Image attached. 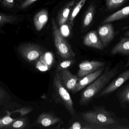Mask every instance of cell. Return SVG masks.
Instances as JSON below:
<instances>
[{
	"label": "cell",
	"mask_w": 129,
	"mask_h": 129,
	"mask_svg": "<svg viewBox=\"0 0 129 129\" xmlns=\"http://www.w3.org/2000/svg\"><path fill=\"white\" fill-rule=\"evenodd\" d=\"M118 72V70L116 67L110 70L109 67H107L103 73L97 79L88 85L83 91L80 99V104L83 105L88 103L108 85Z\"/></svg>",
	"instance_id": "cell-1"
},
{
	"label": "cell",
	"mask_w": 129,
	"mask_h": 129,
	"mask_svg": "<svg viewBox=\"0 0 129 129\" xmlns=\"http://www.w3.org/2000/svg\"><path fill=\"white\" fill-rule=\"evenodd\" d=\"M82 117L92 126H103L115 124L117 121L109 112L102 108L84 112Z\"/></svg>",
	"instance_id": "cell-2"
},
{
	"label": "cell",
	"mask_w": 129,
	"mask_h": 129,
	"mask_svg": "<svg viewBox=\"0 0 129 129\" xmlns=\"http://www.w3.org/2000/svg\"><path fill=\"white\" fill-rule=\"evenodd\" d=\"M52 24L54 43L58 53L64 59L73 58L75 56V53L69 44L61 35L54 18L52 19Z\"/></svg>",
	"instance_id": "cell-3"
},
{
	"label": "cell",
	"mask_w": 129,
	"mask_h": 129,
	"mask_svg": "<svg viewBox=\"0 0 129 129\" xmlns=\"http://www.w3.org/2000/svg\"><path fill=\"white\" fill-rule=\"evenodd\" d=\"M18 50L22 57L29 62L38 61L45 52L42 46L31 43L22 44L19 46Z\"/></svg>",
	"instance_id": "cell-4"
},
{
	"label": "cell",
	"mask_w": 129,
	"mask_h": 129,
	"mask_svg": "<svg viewBox=\"0 0 129 129\" xmlns=\"http://www.w3.org/2000/svg\"><path fill=\"white\" fill-rule=\"evenodd\" d=\"M53 84L55 89L64 106L71 115L75 114V111L74 103L68 90L64 87L62 83L59 72L53 77Z\"/></svg>",
	"instance_id": "cell-5"
},
{
	"label": "cell",
	"mask_w": 129,
	"mask_h": 129,
	"mask_svg": "<svg viewBox=\"0 0 129 129\" xmlns=\"http://www.w3.org/2000/svg\"><path fill=\"white\" fill-rule=\"evenodd\" d=\"M129 79V69L120 74L101 91L98 97L108 95L115 91Z\"/></svg>",
	"instance_id": "cell-6"
},
{
	"label": "cell",
	"mask_w": 129,
	"mask_h": 129,
	"mask_svg": "<svg viewBox=\"0 0 129 129\" xmlns=\"http://www.w3.org/2000/svg\"><path fill=\"white\" fill-rule=\"evenodd\" d=\"M105 63L100 61L87 60L81 62L79 65L78 77L81 78L95 72L100 68L105 66Z\"/></svg>",
	"instance_id": "cell-7"
},
{
	"label": "cell",
	"mask_w": 129,
	"mask_h": 129,
	"mask_svg": "<svg viewBox=\"0 0 129 129\" xmlns=\"http://www.w3.org/2000/svg\"><path fill=\"white\" fill-rule=\"evenodd\" d=\"M98 36L105 47L108 46L114 37V27L110 23L104 24L98 28Z\"/></svg>",
	"instance_id": "cell-8"
},
{
	"label": "cell",
	"mask_w": 129,
	"mask_h": 129,
	"mask_svg": "<svg viewBox=\"0 0 129 129\" xmlns=\"http://www.w3.org/2000/svg\"><path fill=\"white\" fill-rule=\"evenodd\" d=\"M59 74L63 86L68 91L74 93L75 86L79 80L78 77L72 74L67 69L61 71Z\"/></svg>",
	"instance_id": "cell-9"
},
{
	"label": "cell",
	"mask_w": 129,
	"mask_h": 129,
	"mask_svg": "<svg viewBox=\"0 0 129 129\" xmlns=\"http://www.w3.org/2000/svg\"><path fill=\"white\" fill-rule=\"evenodd\" d=\"M105 66L100 68L95 72L80 78L75 86L74 93L83 89L97 79L105 71Z\"/></svg>",
	"instance_id": "cell-10"
},
{
	"label": "cell",
	"mask_w": 129,
	"mask_h": 129,
	"mask_svg": "<svg viewBox=\"0 0 129 129\" xmlns=\"http://www.w3.org/2000/svg\"><path fill=\"white\" fill-rule=\"evenodd\" d=\"M83 43L87 46L100 50H102L105 48L95 30L90 31L84 37Z\"/></svg>",
	"instance_id": "cell-11"
},
{
	"label": "cell",
	"mask_w": 129,
	"mask_h": 129,
	"mask_svg": "<svg viewBox=\"0 0 129 129\" xmlns=\"http://www.w3.org/2000/svg\"><path fill=\"white\" fill-rule=\"evenodd\" d=\"M75 0H72L67 3L58 13L57 20L59 26L67 22L72 8L75 5Z\"/></svg>",
	"instance_id": "cell-12"
},
{
	"label": "cell",
	"mask_w": 129,
	"mask_h": 129,
	"mask_svg": "<svg viewBox=\"0 0 129 129\" xmlns=\"http://www.w3.org/2000/svg\"><path fill=\"white\" fill-rule=\"evenodd\" d=\"M49 13L46 9L42 10L35 16L34 22L35 28L40 31L46 24L49 20Z\"/></svg>",
	"instance_id": "cell-13"
},
{
	"label": "cell",
	"mask_w": 129,
	"mask_h": 129,
	"mask_svg": "<svg viewBox=\"0 0 129 129\" xmlns=\"http://www.w3.org/2000/svg\"><path fill=\"white\" fill-rule=\"evenodd\" d=\"M112 55H129V36L122 38L120 41L112 49Z\"/></svg>",
	"instance_id": "cell-14"
},
{
	"label": "cell",
	"mask_w": 129,
	"mask_h": 129,
	"mask_svg": "<svg viewBox=\"0 0 129 129\" xmlns=\"http://www.w3.org/2000/svg\"><path fill=\"white\" fill-rule=\"evenodd\" d=\"M95 5L93 3L90 4L85 12L82 23V28L85 30L89 28L93 22L96 13Z\"/></svg>",
	"instance_id": "cell-15"
},
{
	"label": "cell",
	"mask_w": 129,
	"mask_h": 129,
	"mask_svg": "<svg viewBox=\"0 0 129 129\" xmlns=\"http://www.w3.org/2000/svg\"><path fill=\"white\" fill-rule=\"evenodd\" d=\"M129 16V6L124 7L123 9L108 16L102 21V24L110 23L118 20H121Z\"/></svg>",
	"instance_id": "cell-16"
},
{
	"label": "cell",
	"mask_w": 129,
	"mask_h": 129,
	"mask_svg": "<svg viewBox=\"0 0 129 129\" xmlns=\"http://www.w3.org/2000/svg\"><path fill=\"white\" fill-rule=\"evenodd\" d=\"M60 119L56 116L48 113H43L38 117L37 123L43 126H50L59 122Z\"/></svg>",
	"instance_id": "cell-17"
},
{
	"label": "cell",
	"mask_w": 129,
	"mask_h": 129,
	"mask_svg": "<svg viewBox=\"0 0 129 129\" xmlns=\"http://www.w3.org/2000/svg\"><path fill=\"white\" fill-rule=\"evenodd\" d=\"M86 1L87 0H79L77 3L75 4L72 8L67 22L72 27H73L74 25L75 18L84 6Z\"/></svg>",
	"instance_id": "cell-18"
},
{
	"label": "cell",
	"mask_w": 129,
	"mask_h": 129,
	"mask_svg": "<svg viewBox=\"0 0 129 129\" xmlns=\"http://www.w3.org/2000/svg\"><path fill=\"white\" fill-rule=\"evenodd\" d=\"M27 124V119L22 118L16 119L10 124L4 127L5 129H22L24 128Z\"/></svg>",
	"instance_id": "cell-19"
},
{
	"label": "cell",
	"mask_w": 129,
	"mask_h": 129,
	"mask_svg": "<svg viewBox=\"0 0 129 129\" xmlns=\"http://www.w3.org/2000/svg\"><path fill=\"white\" fill-rule=\"evenodd\" d=\"M17 17L13 15H10L1 13L0 14V27H2L6 24H12L17 20Z\"/></svg>",
	"instance_id": "cell-20"
},
{
	"label": "cell",
	"mask_w": 129,
	"mask_h": 129,
	"mask_svg": "<svg viewBox=\"0 0 129 129\" xmlns=\"http://www.w3.org/2000/svg\"><path fill=\"white\" fill-rule=\"evenodd\" d=\"M127 0H106V6L109 10L118 8L122 6Z\"/></svg>",
	"instance_id": "cell-21"
},
{
	"label": "cell",
	"mask_w": 129,
	"mask_h": 129,
	"mask_svg": "<svg viewBox=\"0 0 129 129\" xmlns=\"http://www.w3.org/2000/svg\"><path fill=\"white\" fill-rule=\"evenodd\" d=\"M54 58L52 53L45 52L40 58V60L47 65L49 68H50L53 63Z\"/></svg>",
	"instance_id": "cell-22"
},
{
	"label": "cell",
	"mask_w": 129,
	"mask_h": 129,
	"mask_svg": "<svg viewBox=\"0 0 129 129\" xmlns=\"http://www.w3.org/2000/svg\"><path fill=\"white\" fill-rule=\"evenodd\" d=\"M120 99L122 103H129V84L127 85L121 92Z\"/></svg>",
	"instance_id": "cell-23"
},
{
	"label": "cell",
	"mask_w": 129,
	"mask_h": 129,
	"mask_svg": "<svg viewBox=\"0 0 129 129\" xmlns=\"http://www.w3.org/2000/svg\"><path fill=\"white\" fill-rule=\"evenodd\" d=\"M75 62V61L73 59V58L66 59L64 61L59 63L57 69L60 71L67 69L68 68L72 65Z\"/></svg>",
	"instance_id": "cell-24"
},
{
	"label": "cell",
	"mask_w": 129,
	"mask_h": 129,
	"mask_svg": "<svg viewBox=\"0 0 129 129\" xmlns=\"http://www.w3.org/2000/svg\"><path fill=\"white\" fill-rule=\"evenodd\" d=\"M72 27L68 23L67 24L65 23L60 26V27L59 29L61 35L64 38L69 37L71 34V27Z\"/></svg>",
	"instance_id": "cell-25"
},
{
	"label": "cell",
	"mask_w": 129,
	"mask_h": 129,
	"mask_svg": "<svg viewBox=\"0 0 129 129\" xmlns=\"http://www.w3.org/2000/svg\"><path fill=\"white\" fill-rule=\"evenodd\" d=\"M16 120V119L12 118L10 117V114L9 113L7 115L3 117L0 120V129L4 128Z\"/></svg>",
	"instance_id": "cell-26"
},
{
	"label": "cell",
	"mask_w": 129,
	"mask_h": 129,
	"mask_svg": "<svg viewBox=\"0 0 129 129\" xmlns=\"http://www.w3.org/2000/svg\"><path fill=\"white\" fill-rule=\"evenodd\" d=\"M1 3L3 7L12 9L14 7L15 0H2Z\"/></svg>",
	"instance_id": "cell-27"
},
{
	"label": "cell",
	"mask_w": 129,
	"mask_h": 129,
	"mask_svg": "<svg viewBox=\"0 0 129 129\" xmlns=\"http://www.w3.org/2000/svg\"><path fill=\"white\" fill-rule=\"evenodd\" d=\"M37 1L38 0H25L19 6V8L21 9H26Z\"/></svg>",
	"instance_id": "cell-28"
},
{
	"label": "cell",
	"mask_w": 129,
	"mask_h": 129,
	"mask_svg": "<svg viewBox=\"0 0 129 129\" xmlns=\"http://www.w3.org/2000/svg\"><path fill=\"white\" fill-rule=\"evenodd\" d=\"M36 66V68L41 71H46L50 68L40 60L38 62Z\"/></svg>",
	"instance_id": "cell-29"
},
{
	"label": "cell",
	"mask_w": 129,
	"mask_h": 129,
	"mask_svg": "<svg viewBox=\"0 0 129 129\" xmlns=\"http://www.w3.org/2000/svg\"><path fill=\"white\" fill-rule=\"evenodd\" d=\"M69 128L70 129H83V127L80 122H75Z\"/></svg>",
	"instance_id": "cell-30"
},
{
	"label": "cell",
	"mask_w": 129,
	"mask_h": 129,
	"mask_svg": "<svg viewBox=\"0 0 129 129\" xmlns=\"http://www.w3.org/2000/svg\"><path fill=\"white\" fill-rule=\"evenodd\" d=\"M20 111H19L21 112V114H22V115H24L29 113L30 112V109L29 108H24L21 109Z\"/></svg>",
	"instance_id": "cell-31"
},
{
	"label": "cell",
	"mask_w": 129,
	"mask_h": 129,
	"mask_svg": "<svg viewBox=\"0 0 129 129\" xmlns=\"http://www.w3.org/2000/svg\"><path fill=\"white\" fill-rule=\"evenodd\" d=\"M5 91L4 89L2 88V87H1L0 89V100L1 102H2V100L3 99L5 96Z\"/></svg>",
	"instance_id": "cell-32"
},
{
	"label": "cell",
	"mask_w": 129,
	"mask_h": 129,
	"mask_svg": "<svg viewBox=\"0 0 129 129\" xmlns=\"http://www.w3.org/2000/svg\"><path fill=\"white\" fill-rule=\"evenodd\" d=\"M124 35L125 37H128V36H129V30H128L127 31H126Z\"/></svg>",
	"instance_id": "cell-33"
},
{
	"label": "cell",
	"mask_w": 129,
	"mask_h": 129,
	"mask_svg": "<svg viewBox=\"0 0 129 129\" xmlns=\"http://www.w3.org/2000/svg\"><path fill=\"white\" fill-rule=\"evenodd\" d=\"M129 66V58L128 59V61H127V62L126 64L125 65V68H126L127 66Z\"/></svg>",
	"instance_id": "cell-34"
},
{
	"label": "cell",
	"mask_w": 129,
	"mask_h": 129,
	"mask_svg": "<svg viewBox=\"0 0 129 129\" xmlns=\"http://www.w3.org/2000/svg\"><path fill=\"white\" fill-rule=\"evenodd\" d=\"M16 1H18V2H21V1H22V0H16Z\"/></svg>",
	"instance_id": "cell-35"
},
{
	"label": "cell",
	"mask_w": 129,
	"mask_h": 129,
	"mask_svg": "<svg viewBox=\"0 0 129 129\" xmlns=\"http://www.w3.org/2000/svg\"><path fill=\"white\" fill-rule=\"evenodd\" d=\"M2 0H0V1H1H1H2Z\"/></svg>",
	"instance_id": "cell-36"
}]
</instances>
